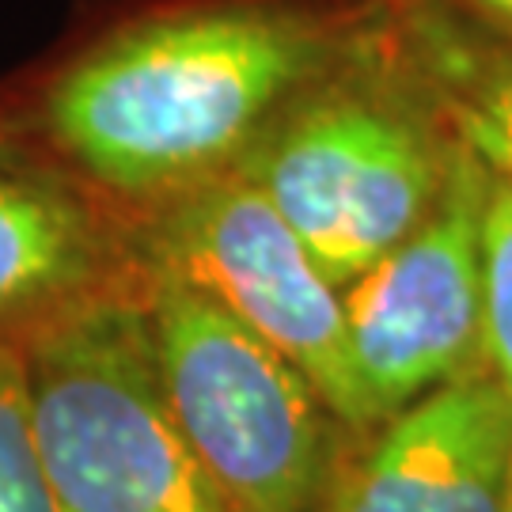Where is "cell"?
I'll list each match as a JSON object with an SVG mask.
<instances>
[{"instance_id": "7a4b0ae2", "label": "cell", "mask_w": 512, "mask_h": 512, "mask_svg": "<svg viewBox=\"0 0 512 512\" xmlns=\"http://www.w3.org/2000/svg\"><path fill=\"white\" fill-rule=\"evenodd\" d=\"M463 148L452 92L387 8L243 160L315 262L346 289L440 202Z\"/></svg>"}, {"instance_id": "3957f363", "label": "cell", "mask_w": 512, "mask_h": 512, "mask_svg": "<svg viewBox=\"0 0 512 512\" xmlns=\"http://www.w3.org/2000/svg\"><path fill=\"white\" fill-rule=\"evenodd\" d=\"M61 512H228L171 414L137 266L23 342Z\"/></svg>"}, {"instance_id": "7c38bea8", "label": "cell", "mask_w": 512, "mask_h": 512, "mask_svg": "<svg viewBox=\"0 0 512 512\" xmlns=\"http://www.w3.org/2000/svg\"><path fill=\"white\" fill-rule=\"evenodd\" d=\"M31 145L8 118H0V171H23L31 167Z\"/></svg>"}, {"instance_id": "4fadbf2b", "label": "cell", "mask_w": 512, "mask_h": 512, "mask_svg": "<svg viewBox=\"0 0 512 512\" xmlns=\"http://www.w3.org/2000/svg\"><path fill=\"white\" fill-rule=\"evenodd\" d=\"M505 512H512V486H509V505H505Z\"/></svg>"}, {"instance_id": "5b68a950", "label": "cell", "mask_w": 512, "mask_h": 512, "mask_svg": "<svg viewBox=\"0 0 512 512\" xmlns=\"http://www.w3.org/2000/svg\"><path fill=\"white\" fill-rule=\"evenodd\" d=\"M126 232L137 262L213 296L327 395L353 437L365 433L342 285L330 281L247 171H228L148 205L133 213Z\"/></svg>"}, {"instance_id": "9c48e42d", "label": "cell", "mask_w": 512, "mask_h": 512, "mask_svg": "<svg viewBox=\"0 0 512 512\" xmlns=\"http://www.w3.org/2000/svg\"><path fill=\"white\" fill-rule=\"evenodd\" d=\"M452 103L482 164V361L512 399V69Z\"/></svg>"}, {"instance_id": "6da1fadb", "label": "cell", "mask_w": 512, "mask_h": 512, "mask_svg": "<svg viewBox=\"0 0 512 512\" xmlns=\"http://www.w3.org/2000/svg\"><path fill=\"white\" fill-rule=\"evenodd\" d=\"M387 0H156L42 76L35 126L92 194L141 213L239 171Z\"/></svg>"}, {"instance_id": "ba28073f", "label": "cell", "mask_w": 512, "mask_h": 512, "mask_svg": "<svg viewBox=\"0 0 512 512\" xmlns=\"http://www.w3.org/2000/svg\"><path fill=\"white\" fill-rule=\"evenodd\" d=\"M133 274L118 228L88 186L50 171H0V338L38 327Z\"/></svg>"}, {"instance_id": "52a82bcc", "label": "cell", "mask_w": 512, "mask_h": 512, "mask_svg": "<svg viewBox=\"0 0 512 512\" xmlns=\"http://www.w3.org/2000/svg\"><path fill=\"white\" fill-rule=\"evenodd\" d=\"M512 399L486 365L349 440L315 512H505Z\"/></svg>"}, {"instance_id": "8992f818", "label": "cell", "mask_w": 512, "mask_h": 512, "mask_svg": "<svg viewBox=\"0 0 512 512\" xmlns=\"http://www.w3.org/2000/svg\"><path fill=\"white\" fill-rule=\"evenodd\" d=\"M365 433L482 361V164L463 148L433 213L346 289Z\"/></svg>"}, {"instance_id": "277c9868", "label": "cell", "mask_w": 512, "mask_h": 512, "mask_svg": "<svg viewBox=\"0 0 512 512\" xmlns=\"http://www.w3.org/2000/svg\"><path fill=\"white\" fill-rule=\"evenodd\" d=\"M160 387L228 512H315L353 433L327 395L213 296L137 262Z\"/></svg>"}, {"instance_id": "8fae6325", "label": "cell", "mask_w": 512, "mask_h": 512, "mask_svg": "<svg viewBox=\"0 0 512 512\" xmlns=\"http://www.w3.org/2000/svg\"><path fill=\"white\" fill-rule=\"evenodd\" d=\"M437 4H448L459 16L486 23L490 31H497L501 38L512 42V0H437Z\"/></svg>"}, {"instance_id": "30bf717a", "label": "cell", "mask_w": 512, "mask_h": 512, "mask_svg": "<svg viewBox=\"0 0 512 512\" xmlns=\"http://www.w3.org/2000/svg\"><path fill=\"white\" fill-rule=\"evenodd\" d=\"M0 512H61L38 448L27 357L0 338Z\"/></svg>"}]
</instances>
